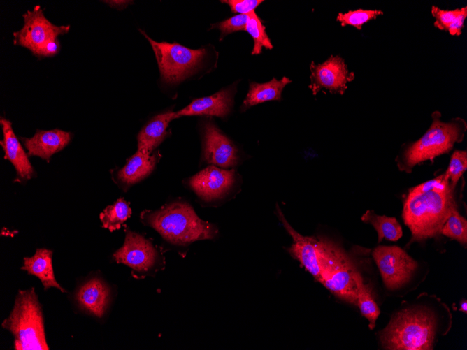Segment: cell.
<instances>
[{
  "mask_svg": "<svg viewBox=\"0 0 467 350\" xmlns=\"http://www.w3.org/2000/svg\"><path fill=\"white\" fill-rule=\"evenodd\" d=\"M384 14L381 10H365L357 9L354 10H350L347 13H339L337 15L336 20L338 21L341 26L350 25L354 27L359 30H361L363 25L377 18V17Z\"/></svg>",
  "mask_w": 467,
  "mask_h": 350,
  "instance_id": "83f0119b",
  "label": "cell"
},
{
  "mask_svg": "<svg viewBox=\"0 0 467 350\" xmlns=\"http://www.w3.org/2000/svg\"><path fill=\"white\" fill-rule=\"evenodd\" d=\"M3 139L0 144L4 151V159L14 166L17 173V180H26L34 175V169L21 144L15 135L10 121L1 117Z\"/></svg>",
  "mask_w": 467,
  "mask_h": 350,
  "instance_id": "ac0fdd59",
  "label": "cell"
},
{
  "mask_svg": "<svg viewBox=\"0 0 467 350\" xmlns=\"http://www.w3.org/2000/svg\"><path fill=\"white\" fill-rule=\"evenodd\" d=\"M309 88L313 95L322 89L332 94H343L347 83L354 79V73L348 70L344 59L340 56H330L325 61L315 64L312 61Z\"/></svg>",
  "mask_w": 467,
  "mask_h": 350,
  "instance_id": "8fae6325",
  "label": "cell"
},
{
  "mask_svg": "<svg viewBox=\"0 0 467 350\" xmlns=\"http://www.w3.org/2000/svg\"><path fill=\"white\" fill-rule=\"evenodd\" d=\"M441 117L439 111L433 112L432 122L426 132L418 140L402 145L395 159L400 171L410 173L416 166L426 161L433 162L463 141L467 130L465 119L457 117L446 122Z\"/></svg>",
  "mask_w": 467,
  "mask_h": 350,
  "instance_id": "3957f363",
  "label": "cell"
},
{
  "mask_svg": "<svg viewBox=\"0 0 467 350\" xmlns=\"http://www.w3.org/2000/svg\"><path fill=\"white\" fill-rule=\"evenodd\" d=\"M455 188L442 173L409 189L403 201L402 218L411 232L410 244L441 235L443 226L457 209Z\"/></svg>",
  "mask_w": 467,
  "mask_h": 350,
  "instance_id": "6da1fadb",
  "label": "cell"
},
{
  "mask_svg": "<svg viewBox=\"0 0 467 350\" xmlns=\"http://www.w3.org/2000/svg\"><path fill=\"white\" fill-rule=\"evenodd\" d=\"M60 45L57 38L51 39L45 43L34 54L37 57L54 56L59 51Z\"/></svg>",
  "mask_w": 467,
  "mask_h": 350,
  "instance_id": "836d02e7",
  "label": "cell"
},
{
  "mask_svg": "<svg viewBox=\"0 0 467 350\" xmlns=\"http://www.w3.org/2000/svg\"><path fill=\"white\" fill-rule=\"evenodd\" d=\"M142 222L153 228L168 242L176 246H187L197 240L216 237L215 225L200 219L193 207L184 201L164 205L157 210H144Z\"/></svg>",
  "mask_w": 467,
  "mask_h": 350,
  "instance_id": "7a4b0ae2",
  "label": "cell"
},
{
  "mask_svg": "<svg viewBox=\"0 0 467 350\" xmlns=\"http://www.w3.org/2000/svg\"><path fill=\"white\" fill-rule=\"evenodd\" d=\"M357 285V305L361 314L369 321L370 329H373L380 310L375 302L372 295V286L364 283L360 272L357 270L354 274Z\"/></svg>",
  "mask_w": 467,
  "mask_h": 350,
  "instance_id": "cb8c5ba5",
  "label": "cell"
},
{
  "mask_svg": "<svg viewBox=\"0 0 467 350\" xmlns=\"http://www.w3.org/2000/svg\"><path fill=\"white\" fill-rule=\"evenodd\" d=\"M52 251L46 249H37L35 254L31 257L24 258V265L21 268L29 275L37 277L41 282L44 289L51 287L58 289L66 292L55 278L52 263Z\"/></svg>",
  "mask_w": 467,
  "mask_h": 350,
  "instance_id": "44dd1931",
  "label": "cell"
},
{
  "mask_svg": "<svg viewBox=\"0 0 467 350\" xmlns=\"http://www.w3.org/2000/svg\"><path fill=\"white\" fill-rule=\"evenodd\" d=\"M235 182V171L209 166L189 180L196 194L204 201H213L223 197Z\"/></svg>",
  "mask_w": 467,
  "mask_h": 350,
  "instance_id": "4fadbf2b",
  "label": "cell"
},
{
  "mask_svg": "<svg viewBox=\"0 0 467 350\" xmlns=\"http://www.w3.org/2000/svg\"><path fill=\"white\" fill-rule=\"evenodd\" d=\"M22 139L29 156H38L48 161L52 154L69 143L71 133L59 129L37 130L31 138Z\"/></svg>",
  "mask_w": 467,
  "mask_h": 350,
  "instance_id": "2e32d148",
  "label": "cell"
},
{
  "mask_svg": "<svg viewBox=\"0 0 467 350\" xmlns=\"http://www.w3.org/2000/svg\"><path fill=\"white\" fill-rule=\"evenodd\" d=\"M361 221L371 224L378 233V242L383 238L389 241H397L403 235L401 226L395 217L378 215L373 210H368L361 216Z\"/></svg>",
  "mask_w": 467,
  "mask_h": 350,
  "instance_id": "603a6c76",
  "label": "cell"
},
{
  "mask_svg": "<svg viewBox=\"0 0 467 350\" xmlns=\"http://www.w3.org/2000/svg\"><path fill=\"white\" fill-rule=\"evenodd\" d=\"M245 31H247L254 40L252 54H259L262 48L272 49L273 45L266 33L265 27L254 11L247 14V20Z\"/></svg>",
  "mask_w": 467,
  "mask_h": 350,
  "instance_id": "484cf974",
  "label": "cell"
},
{
  "mask_svg": "<svg viewBox=\"0 0 467 350\" xmlns=\"http://www.w3.org/2000/svg\"><path fill=\"white\" fill-rule=\"evenodd\" d=\"M436 333V319L424 309H405L397 313L380 333L385 349L431 350Z\"/></svg>",
  "mask_w": 467,
  "mask_h": 350,
  "instance_id": "277c9868",
  "label": "cell"
},
{
  "mask_svg": "<svg viewBox=\"0 0 467 350\" xmlns=\"http://www.w3.org/2000/svg\"><path fill=\"white\" fill-rule=\"evenodd\" d=\"M467 169L466 150H455L451 155L449 165L444 173L445 178L457 187L458 182Z\"/></svg>",
  "mask_w": 467,
  "mask_h": 350,
  "instance_id": "f1b7e54d",
  "label": "cell"
},
{
  "mask_svg": "<svg viewBox=\"0 0 467 350\" xmlns=\"http://www.w3.org/2000/svg\"><path fill=\"white\" fill-rule=\"evenodd\" d=\"M75 300L82 310L102 318L110 306L111 290L102 279L92 277L78 288Z\"/></svg>",
  "mask_w": 467,
  "mask_h": 350,
  "instance_id": "9a60e30c",
  "label": "cell"
},
{
  "mask_svg": "<svg viewBox=\"0 0 467 350\" xmlns=\"http://www.w3.org/2000/svg\"><path fill=\"white\" fill-rule=\"evenodd\" d=\"M467 17V7L461 8L460 13L449 27L447 31L452 36H459L462 34L464 27V21Z\"/></svg>",
  "mask_w": 467,
  "mask_h": 350,
  "instance_id": "d6a6232c",
  "label": "cell"
},
{
  "mask_svg": "<svg viewBox=\"0 0 467 350\" xmlns=\"http://www.w3.org/2000/svg\"><path fill=\"white\" fill-rule=\"evenodd\" d=\"M276 212L284 228L293 239V243L288 249L289 252L318 281L321 272L319 237L302 235L287 222L278 205Z\"/></svg>",
  "mask_w": 467,
  "mask_h": 350,
  "instance_id": "5bb4252c",
  "label": "cell"
},
{
  "mask_svg": "<svg viewBox=\"0 0 467 350\" xmlns=\"http://www.w3.org/2000/svg\"><path fill=\"white\" fill-rule=\"evenodd\" d=\"M247 20V15L238 14L222 22L213 24V28H217L221 31V38L227 34L245 31Z\"/></svg>",
  "mask_w": 467,
  "mask_h": 350,
  "instance_id": "4dcf8cb0",
  "label": "cell"
},
{
  "mask_svg": "<svg viewBox=\"0 0 467 350\" xmlns=\"http://www.w3.org/2000/svg\"><path fill=\"white\" fill-rule=\"evenodd\" d=\"M22 28L13 34L14 43L29 49L34 54L47 41L67 33L69 25L57 26L44 15L43 10L36 6L23 15Z\"/></svg>",
  "mask_w": 467,
  "mask_h": 350,
  "instance_id": "30bf717a",
  "label": "cell"
},
{
  "mask_svg": "<svg viewBox=\"0 0 467 350\" xmlns=\"http://www.w3.org/2000/svg\"><path fill=\"white\" fill-rule=\"evenodd\" d=\"M459 310L464 312L465 314L467 313V301H466V300H463L461 302Z\"/></svg>",
  "mask_w": 467,
  "mask_h": 350,
  "instance_id": "e575fe53",
  "label": "cell"
},
{
  "mask_svg": "<svg viewBox=\"0 0 467 350\" xmlns=\"http://www.w3.org/2000/svg\"><path fill=\"white\" fill-rule=\"evenodd\" d=\"M2 327L14 337L16 350H48L41 305L34 288L19 291Z\"/></svg>",
  "mask_w": 467,
  "mask_h": 350,
  "instance_id": "5b68a950",
  "label": "cell"
},
{
  "mask_svg": "<svg viewBox=\"0 0 467 350\" xmlns=\"http://www.w3.org/2000/svg\"><path fill=\"white\" fill-rule=\"evenodd\" d=\"M174 119L175 112L172 111L153 117L138 134V150L151 153L166 137L168 124Z\"/></svg>",
  "mask_w": 467,
  "mask_h": 350,
  "instance_id": "ffe728a7",
  "label": "cell"
},
{
  "mask_svg": "<svg viewBox=\"0 0 467 350\" xmlns=\"http://www.w3.org/2000/svg\"><path fill=\"white\" fill-rule=\"evenodd\" d=\"M222 3H227L234 13L247 15L263 2L262 0H224Z\"/></svg>",
  "mask_w": 467,
  "mask_h": 350,
  "instance_id": "1f68e13d",
  "label": "cell"
},
{
  "mask_svg": "<svg viewBox=\"0 0 467 350\" xmlns=\"http://www.w3.org/2000/svg\"><path fill=\"white\" fill-rule=\"evenodd\" d=\"M440 234L455 240L461 245L467 243V221L458 212L454 210L444 225Z\"/></svg>",
  "mask_w": 467,
  "mask_h": 350,
  "instance_id": "4316f807",
  "label": "cell"
},
{
  "mask_svg": "<svg viewBox=\"0 0 467 350\" xmlns=\"http://www.w3.org/2000/svg\"><path fill=\"white\" fill-rule=\"evenodd\" d=\"M319 282L339 298L357 305V271L352 258L339 245L325 238L320 259Z\"/></svg>",
  "mask_w": 467,
  "mask_h": 350,
  "instance_id": "8992f818",
  "label": "cell"
},
{
  "mask_svg": "<svg viewBox=\"0 0 467 350\" xmlns=\"http://www.w3.org/2000/svg\"><path fill=\"white\" fill-rule=\"evenodd\" d=\"M125 233L123 245L113 255L116 263L131 268V275L136 279L154 276L165 268L164 256L149 239L129 228Z\"/></svg>",
  "mask_w": 467,
  "mask_h": 350,
  "instance_id": "ba28073f",
  "label": "cell"
},
{
  "mask_svg": "<svg viewBox=\"0 0 467 350\" xmlns=\"http://www.w3.org/2000/svg\"><path fill=\"white\" fill-rule=\"evenodd\" d=\"M291 82L287 77L278 80L273 78L265 83L251 82L246 98L243 101L242 109L246 110L250 107L268 101H280L281 93L286 85Z\"/></svg>",
  "mask_w": 467,
  "mask_h": 350,
  "instance_id": "7402d4cb",
  "label": "cell"
},
{
  "mask_svg": "<svg viewBox=\"0 0 467 350\" xmlns=\"http://www.w3.org/2000/svg\"><path fill=\"white\" fill-rule=\"evenodd\" d=\"M371 254L385 286L390 290L407 283L418 267L417 263L398 246L379 245Z\"/></svg>",
  "mask_w": 467,
  "mask_h": 350,
  "instance_id": "9c48e42d",
  "label": "cell"
},
{
  "mask_svg": "<svg viewBox=\"0 0 467 350\" xmlns=\"http://www.w3.org/2000/svg\"><path fill=\"white\" fill-rule=\"evenodd\" d=\"M461 8L453 10H444L436 6H432L431 13L434 17L433 25L441 31H447L450 25L453 23L460 13Z\"/></svg>",
  "mask_w": 467,
  "mask_h": 350,
  "instance_id": "f546056e",
  "label": "cell"
},
{
  "mask_svg": "<svg viewBox=\"0 0 467 350\" xmlns=\"http://www.w3.org/2000/svg\"><path fill=\"white\" fill-rule=\"evenodd\" d=\"M233 104L229 90H221L213 95L194 99L183 109L175 112L176 118L181 116L211 115L220 117L227 116Z\"/></svg>",
  "mask_w": 467,
  "mask_h": 350,
  "instance_id": "d6986e66",
  "label": "cell"
},
{
  "mask_svg": "<svg viewBox=\"0 0 467 350\" xmlns=\"http://www.w3.org/2000/svg\"><path fill=\"white\" fill-rule=\"evenodd\" d=\"M141 33L150 43L163 80L178 83L191 74L206 54L204 48L193 50L177 43L157 42L144 31Z\"/></svg>",
  "mask_w": 467,
  "mask_h": 350,
  "instance_id": "52a82bcc",
  "label": "cell"
},
{
  "mask_svg": "<svg viewBox=\"0 0 467 350\" xmlns=\"http://www.w3.org/2000/svg\"><path fill=\"white\" fill-rule=\"evenodd\" d=\"M203 159L208 163L225 168L235 166L239 160L236 147L212 122L203 126Z\"/></svg>",
  "mask_w": 467,
  "mask_h": 350,
  "instance_id": "7c38bea8",
  "label": "cell"
},
{
  "mask_svg": "<svg viewBox=\"0 0 467 350\" xmlns=\"http://www.w3.org/2000/svg\"><path fill=\"white\" fill-rule=\"evenodd\" d=\"M150 154L143 150H137L126 164L115 173L117 183L126 190L149 175L160 158L158 152Z\"/></svg>",
  "mask_w": 467,
  "mask_h": 350,
  "instance_id": "e0dca14e",
  "label": "cell"
},
{
  "mask_svg": "<svg viewBox=\"0 0 467 350\" xmlns=\"http://www.w3.org/2000/svg\"><path fill=\"white\" fill-rule=\"evenodd\" d=\"M131 214L129 203L123 198H119L113 205L106 207L99 217L103 227L112 232L119 229Z\"/></svg>",
  "mask_w": 467,
  "mask_h": 350,
  "instance_id": "d4e9b609",
  "label": "cell"
}]
</instances>
